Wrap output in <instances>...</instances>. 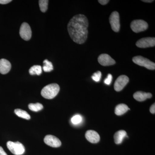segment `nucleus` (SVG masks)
Masks as SVG:
<instances>
[{"instance_id": "nucleus-1", "label": "nucleus", "mask_w": 155, "mask_h": 155, "mask_svg": "<svg viewBox=\"0 0 155 155\" xmlns=\"http://www.w3.org/2000/svg\"><path fill=\"white\" fill-rule=\"evenodd\" d=\"M88 21L83 14H78L70 19L67 29L70 38L76 43L82 44L88 35Z\"/></svg>"}, {"instance_id": "nucleus-2", "label": "nucleus", "mask_w": 155, "mask_h": 155, "mask_svg": "<svg viewBox=\"0 0 155 155\" xmlns=\"http://www.w3.org/2000/svg\"><path fill=\"white\" fill-rule=\"evenodd\" d=\"M60 86L57 84H48L42 89V96L47 99H52L58 95L60 91Z\"/></svg>"}, {"instance_id": "nucleus-3", "label": "nucleus", "mask_w": 155, "mask_h": 155, "mask_svg": "<svg viewBox=\"0 0 155 155\" xmlns=\"http://www.w3.org/2000/svg\"><path fill=\"white\" fill-rule=\"evenodd\" d=\"M134 63L140 66L143 67L150 70H154L155 64L149 60L140 56H136L132 59Z\"/></svg>"}, {"instance_id": "nucleus-4", "label": "nucleus", "mask_w": 155, "mask_h": 155, "mask_svg": "<svg viewBox=\"0 0 155 155\" xmlns=\"http://www.w3.org/2000/svg\"><path fill=\"white\" fill-rule=\"evenodd\" d=\"M7 146L9 150L14 155H21L25 152V147L19 142H14L11 141H8Z\"/></svg>"}, {"instance_id": "nucleus-5", "label": "nucleus", "mask_w": 155, "mask_h": 155, "mask_svg": "<svg viewBox=\"0 0 155 155\" xmlns=\"http://www.w3.org/2000/svg\"><path fill=\"white\" fill-rule=\"evenodd\" d=\"M148 25L144 20L142 19L134 20L131 22L130 28L134 32L139 33L144 31L147 29Z\"/></svg>"}, {"instance_id": "nucleus-6", "label": "nucleus", "mask_w": 155, "mask_h": 155, "mask_svg": "<svg viewBox=\"0 0 155 155\" xmlns=\"http://www.w3.org/2000/svg\"><path fill=\"white\" fill-rule=\"evenodd\" d=\"M109 20L112 29L115 32H118L120 29V26L119 13L117 11L112 12Z\"/></svg>"}, {"instance_id": "nucleus-7", "label": "nucleus", "mask_w": 155, "mask_h": 155, "mask_svg": "<svg viewBox=\"0 0 155 155\" xmlns=\"http://www.w3.org/2000/svg\"><path fill=\"white\" fill-rule=\"evenodd\" d=\"M136 45L140 48L153 47L155 45V38H144L140 39L137 41Z\"/></svg>"}, {"instance_id": "nucleus-8", "label": "nucleus", "mask_w": 155, "mask_h": 155, "mask_svg": "<svg viewBox=\"0 0 155 155\" xmlns=\"http://www.w3.org/2000/svg\"><path fill=\"white\" fill-rule=\"evenodd\" d=\"M19 35L21 38L25 41H28L31 37V31L29 25L26 22H23L19 30Z\"/></svg>"}, {"instance_id": "nucleus-9", "label": "nucleus", "mask_w": 155, "mask_h": 155, "mask_svg": "<svg viewBox=\"0 0 155 155\" xmlns=\"http://www.w3.org/2000/svg\"><path fill=\"white\" fill-rule=\"evenodd\" d=\"M129 78L125 75L119 76L114 84V89L117 92L122 91L129 82Z\"/></svg>"}, {"instance_id": "nucleus-10", "label": "nucleus", "mask_w": 155, "mask_h": 155, "mask_svg": "<svg viewBox=\"0 0 155 155\" xmlns=\"http://www.w3.org/2000/svg\"><path fill=\"white\" fill-rule=\"evenodd\" d=\"M98 61L99 64L103 66H109L114 65L116 61L107 54H102L99 56Z\"/></svg>"}, {"instance_id": "nucleus-11", "label": "nucleus", "mask_w": 155, "mask_h": 155, "mask_svg": "<svg viewBox=\"0 0 155 155\" xmlns=\"http://www.w3.org/2000/svg\"><path fill=\"white\" fill-rule=\"evenodd\" d=\"M44 142L46 144L52 147H58L61 145V140L54 136H46L44 138Z\"/></svg>"}, {"instance_id": "nucleus-12", "label": "nucleus", "mask_w": 155, "mask_h": 155, "mask_svg": "<svg viewBox=\"0 0 155 155\" xmlns=\"http://www.w3.org/2000/svg\"><path fill=\"white\" fill-rule=\"evenodd\" d=\"M85 137L87 140L91 143H97L100 141L99 134L94 130H87L85 134Z\"/></svg>"}, {"instance_id": "nucleus-13", "label": "nucleus", "mask_w": 155, "mask_h": 155, "mask_svg": "<svg viewBox=\"0 0 155 155\" xmlns=\"http://www.w3.org/2000/svg\"><path fill=\"white\" fill-rule=\"evenodd\" d=\"M11 68L10 62L5 59L0 60V73L5 75L10 72Z\"/></svg>"}, {"instance_id": "nucleus-14", "label": "nucleus", "mask_w": 155, "mask_h": 155, "mask_svg": "<svg viewBox=\"0 0 155 155\" xmlns=\"http://www.w3.org/2000/svg\"><path fill=\"white\" fill-rule=\"evenodd\" d=\"M134 98L138 101L141 102L145 101L147 99L150 98L152 94L150 93L139 91L136 92L134 94Z\"/></svg>"}, {"instance_id": "nucleus-15", "label": "nucleus", "mask_w": 155, "mask_h": 155, "mask_svg": "<svg viewBox=\"0 0 155 155\" xmlns=\"http://www.w3.org/2000/svg\"><path fill=\"white\" fill-rule=\"evenodd\" d=\"M127 137V133L124 130H120L114 134V138L115 143L117 144L122 143L124 137Z\"/></svg>"}, {"instance_id": "nucleus-16", "label": "nucleus", "mask_w": 155, "mask_h": 155, "mask_svg": "<svg viewBox=\"0 0 155 155\" xmlns=\"http://www.w3.org/2000/svg\"><path fill=\"white\" fill-rule=\"evenodd\" d=\"M129 110H130V109H129L126 104H120L116 106L115 108V113L117 116H121L125 114Z\"/></svg>"}, {"instance_id": "nucleus-17", "label": "nucleus", "mask_w": 155, "mask_h": 155, "mask_svg": "<svg viewBox=\"0 0 155 155\" xmlns=\"http://www.w3.org/2000/svg\"><path fill=\"white\" fill-rule=\"evenodd\" d=\"M42 72V67L40 65H34L31 67L29 70V73L30 75H40Z\"/></svg>"}, {"instance_id": "nucleus-18", "label": "nucleus", "mask_w": 155, "mask_h": 155, "mask_svg": "<svg viewBox=\"0 0 155 155\" xmlns=\"http://www.w3.org/2000/svg\"><path fill=\"white\" fill-rule=\"evenodd\" d=\"M15 114L17 116L20 117V118H23V119H30L31 118L30 116L28 114L26 111L20 109H17L14 110Z\"/></svg>"}, {"instance_id": "nucleus-19", "label": "nucleus", "mask_w": 155, "mask_h": 155, "mask_svg": "<svg viewBox=\"0 0 155 155\" xmlns=\"http://www.w3.org/2000/svg\"><path fill=\"white\" fill-rule=\"evenodd\" d=\"M43 69L45 72H50L54 69L51 62L48 61V60H45L43 62Z\"/></svg>"}, {"instance_id": "nucleus-20", "label": "nucleus", "mask_w": 155, "mask_h": 155, "mask_svg": "<svg viewBox=\"0 0 155 155\" xmlns=\"http://www.w3.org/2000/svg\"><path fill=\"white\" fill-rule=\"evenodd\" d=\"M28 108L34 112H38L41 110L43 108V106L40 103H37L36 104H30L28 105Z\"/></svg>"}, {"instance_id": "nucleus-21", "label": "nucleus", "mask_w": 155, "mask_h": 155, "mask_svg": "<svg viewBox=\"0 0 155 155\" xmlns=\"http://www.w3.org/2000/svg\"><path fill=\"white\" fill-rule=\"evenodd\" d=\"M49 1L48 0H40L39 1V5L40 8L41 12L45 13L47 11L48 8V4Z\"/></svg>"}, {"instance_id": "nucleus-22", "label": "nucleus", "mask_w": 155, "mask_h": 155, "mask_svg": "<svg viewBox=\"0 0 155 155\" xmlns=\"http://www.w3.org/2000/svg\"><path fill=\"white\" fill-rule=\"evenodd\" d=\"M82 117L79 115H75L71 119V121L73 124L77 125L79 124L82 121Z\"/></svg>"}, {"instance_id": "nucleus-23", "label": "nucleus", "mask_w": 155, "mask_h": 155, "mask_svg": "<svg viewBox=\"0 0 155 155\" xmlns=\"http://www.w3.org/2000/svg\"><path fill=\"white\" fill-rule=\"evenodd\" d=\"M101 72L98 71L95 72V73H94L91 78L93 80H94V81L98 82L101 80Z\"/></svg>"}, {"instance_id": "nucleus-24", "label": "nucleus", "mask_w": 155, "mask_h": 155, "mask_svg": "<svg viewBox=\"0 0 155 155\" xmlns=\"http://www.w3.org/2000/svg\"><path fill=\"white\" fill-rule=\"evenodd\" d=\"M113 79V76L110 74H108L107 77L105 79L104 83L107 85H110Z\"/></svg>"}, {"instance_id": "nucleus-25", "label": "nucleus", "mask_w": 155, "mask_h": 155, "mask_svg": "<svg viewBox=\"0 0 155 155\" xmlns=\"http://www.w3.org/2000/svg\"><path fill=\"white\" fill-rule=\"evenodd\" d=\"M109 2L110 1H108V0H99L98 1L99 3L103 5H107Z\"/></svg>"}, {"instance_id": "nucleus-26", "label": "nucleus", "mask_w": 155, "mask_h": 155, "mask_svg": "<svg viewBox=\"0 0 155 155\" xmlns=\"http://www.w3.org/2000/svg\"><path fill=\"white\" fill-rule=\"evenodd\" d=\"M150 112L151 114H155V104H153L151 106V107H150Z\"/></svg>"}, {"instance_id": "nucleus-27", "label": "nucleus", "mask_w": 155, "mask_h": 155, "mask_svg": "<svg viewBox=\"0 0 155 155\" xmlns=\"http://www.w3.org/2000/svg\"><path fill=\"white\" fill-rule=\"evenodd\" d=\"M11 2H12L11 0H0V4L2 5H5Z\"/></svg>"}, {"instance_id": "nucleus-28", "label": "nucleus", "mask_w": 155, "mask_h": 155, "mask_svg": "<svg viewBox=\"0 0 155 155\" xmlns=\"http://www.w3.org/2000/svg\"><path fill=\"white\" fill-rule=\"evenodd\" d=\"M0 155H8L2 147H0Z\"/></svg>"}, {"instance_id": "nucleus-29", "label": "nucleus", "mask_w": 155, "mask_h": 155, "mask_svg": "<svg viewBox=\"0 0 155 155\" xmlns=\"http://www.w3.org/2000/svg\"><path fill=\"white\" fill-rule=\"evenodd\" d=\"M142 2H144L146 3H151L152 2H154L153 0H143Z\"/></svg>"}]
</instances>
